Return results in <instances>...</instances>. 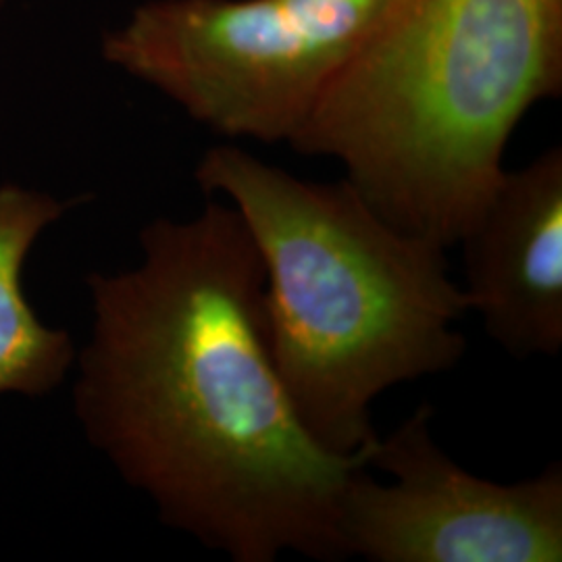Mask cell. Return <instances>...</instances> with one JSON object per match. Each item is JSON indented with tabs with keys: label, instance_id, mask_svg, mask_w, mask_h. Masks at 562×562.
<instances>
[{
	"label": "cell",
	"instance_id": "6da1fadb",
	"mask_svg": "<svg viewBox=\"0 0 562 562\" xmlns=\"http://www.w3.org/2000/svg\"><path fill=\"white\" fill-rule=\"evenodd\" d=\"M76 352L86 440L165 525L236 562L346 559L341 501L371 450L336 454L301 422L265 327V267L238 211L155 220L136 265L88 278Z\"/></svg>",
	"mask_w": 562,
	"mask_h": 562
},
{
	"label": "cell",
	"instance_id": "7a4b0ae2",
	"mask_svg": "<svg viewBox=\"0 0 562 562\" xmlns=\"http://www.w3.org/2000/svg\"><path fill=\"white\" fill-rule=\"evenodd\" d=\"M194 178L257 244L267 338L304 427L336 454L371 450L373 402L464 355L469 301L446 248L390 225L348 180H301L236 144L209 148Z\"/></svg>",
	"mask_w": 562,
	"mask_h": 562
},
{
	"label": "cell",
	"instance_id": "3957f363",
	"mask_svg": "<svg viewBox=\"0 0 562 562\" xmlns=\"http://www.w3.org/2000/svg\"><path fill=\"white\" fill-rule=\"evenodd\" d=\"M562 92V0H392L290 146L385 222L459 244L522 117Z\"/></svg>",
	"mask_w": 562,
	"mask_h": 562
},
{
	"label": "cell",
	"instance_id": "277c9868",
	"mask_svg": "<svg viewBox=\"0 0 562 562\" xmlns=\"http://www.w3.org/2000/svg\"><path fill=\"white\" fill-rule=\"evenodd\" d=\"M392 0H146L102 57L229 140L290 144Z\"/></svg>",
	"mask_w": 562,
	"mask_h": 562
},
{
	"label": "cell",
	"instance_id": "5b68a950",
	"mask_svg": "<svg viewBox=\"0 0 562 562\" xmlns=\"http://www.w3.org/2000/svg\"><path fill=\"white\" fill-rule=\"evenodd\" d=\"M346 557L371 562H561L562 467L496 483L452 461L422 404L371 446L341 501Z\"/></svg>",
	"mask_w": 562,
	"mask_h": 562
},
{
	"label": "cell",
	"instance_id": "8992f818",
	"mask_svg": "<svg viewBox=\"0 0 562 562\" xmlns=\"http://www.w3.org/2000/svg\"><path fill=\"white\" fill-rule=\"evenodd\" d=\"M459 244L469 311L517 359L562 346V148L506 171Z\"/></svg>",
	"mask_w": 562,
	"mask_h": 562
},
{
	"label": "cell",
	"instance_id": "52a82bcc",
	"mask_svg": "<svg viewBox=\"0 0 562 562\" xmlns=\"http://www.w3.org/2000/svg\"><path fill=\"white\" fill-rule=\"evenodd\" d=\"M71 204L20 183L0 186V398L46 396L74 371L71 336L42 322L23 290L32 248Z\"/></svg>",
	"mask_w": 562,
	"mask_h": 562
},
{
	"label": "cell",
	"instance_id": "ba28073f",
	"mask_svg": "<svg viewBox=\"0 0 562 562\" xmlns=\"http://www.w3.org/2000/svg\"><path fill=\"white\" fill-rule=\"evenodd\" d=\"M4 4H7V0H0V9H2V7H4Z\"/></svg>",
	"mask_w": 562,
	"mask_h": 562
}]
</instances>
